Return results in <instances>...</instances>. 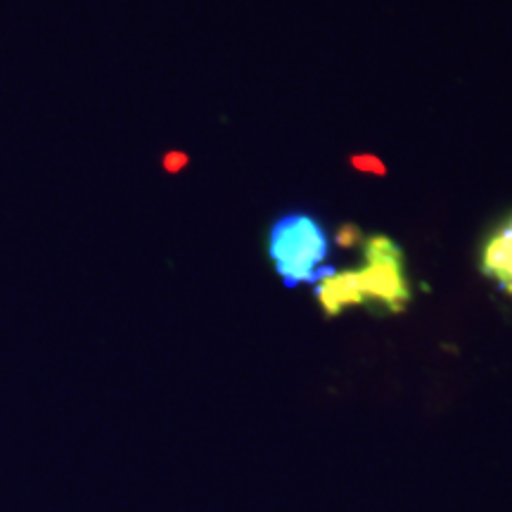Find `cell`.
Returning a JSON list of instances; mask_svg holds the SVG:
<instances>
[{
	"mask_svg": "<svg viewBox=\"0 0 512 512\" xmlns=\"http://www.w3.org/2000/svg\"><path fill=\"white\" fill-rule=\"evenodd\" d=\"M268 254L287 287L313 283L328 271H318L330 254L325 230L309 214H287L268 233Z\"/></svg>",
	"mask_w": 512,
	"mask_h": 512,
	"instance_id": "6da1fadb",
	"label": "cell"
},
{
	"mask_svg": "<svg viewBox=\"0 0 512 512\" xmlns=\"http://www.w3.org/2000/svg\"><path fill=\"white\" fill-rule=\"evenodd\" d=\"M366 266L358 268V280L366 302L382 304L389 313H403L411 302L403 249L387 235H368L361 242Z\"/></svg>",
	"mask_w": 512,
	"mask_h": 512,
	"instance_id": "7a4b0ae2",
	"label": "cell"
},
{
	"mask_svg": "<svg viewBox=\"0 0 512 512\" xmlns=\"http://www.w3.org/2000/svg\"><path fill=\"white\" fill-rule=\"evenodd\" d=\"M316 299L328 318H337L339 313L349 309V306L366 304V297H363L361 290V280H358V271H354V268L342 273L328 271L323 278H318Z\"/></svg>",
	"mask_w": 512,
	"mask_h": 512,
	"instance_id": "3957f363",
	"label": "cell"
},
{
	"mask_svg": "<svg viewBox=\"0 0 512 512\" xmlns=\"http://www.w3.org/2000/svg\"><path fill=\"white\" fill-rule=\"evenodd\" d=\"M479 268L486 278L496 280L505 292L512 297V230L508 223L498 226L489 235L482 247V259Z\"/></svg>",
	"mask_w": 512,
	"mask_h": 512,
	"instance_id": "277c9868",
	"label": "cell"
},
{
	"mask_svg": "<svg viewBox=\"0 0 512 512\" xmlns=\"http://www.w3.org/2000/svg\"><path fill=\"white\" fill-rule=\"evenodd\" d=\"M349 164L358 171H366V174H375V176L387 174V166H384L382 159H377L373 155H354L349 157Z\"/></svg>",
	"mask_w": 512,
	"mask_h": 512,
	"instance_id": "5b68a950",
	"label": "cell"
},
{
	"mask_svg": "<svg viewBox=\"0 0 512 512\" xmlns=\"http://www.w3.org/2000/svg\"><path fill=\"white\" fill-rule=\"evenodd\" d=\"M335 240H337L339 247H354V245H361V242H363V233L358 230V226H354V223H344V226L337 230Z\"/></svg>",
	"mask_w": 512,
	"mask_h": 512,
	"instance_id": "8992f818",
	"label": "cell"
},
{
	"mask_svg": "<svg viewBox=\"0 0 512 512\" xmlns=\"http://www.w3.org/2000/svg\"><path fill=\"white\" fill-rule=\"evenodd\" d=\"M505 223H508V228L512 230V216H510V219H508V221H505Z\"/></svg>",
	"mask_w": 512,
	"mask_h": 512,
	"instance_id": "52a82bcc",
	"label": "cell"
}]
</instances>
